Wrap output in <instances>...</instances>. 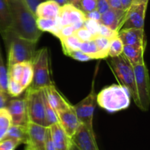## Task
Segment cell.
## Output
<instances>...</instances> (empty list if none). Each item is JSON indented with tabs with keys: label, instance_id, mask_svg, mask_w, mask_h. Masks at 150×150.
I'll use <instances>...</instances> for the list:
<instances>
[{
	"label": "cell",
	"instance_id": "cell-22",
	"mask_svg": "<svg viewBox=\"0 0 150 150\" xmlns=\"http://www.w3.org/2000/svg\"><path fill=\"white\" fill-rule=\"evenodd\" d=\"M12 28V20L7 0H0V35L1 37Z\"/></svg>",
	"mask_w": 150,
	"mask_h": 150
},
{
	"label": "cell",
	"instance_id": "cell-18",
	"mask_svg": "<svg viewBox=\"0 0 150 150\" xmlns=\"http://www.w3.org/2000/svg\"><path fill=\"white\" fill-rule=\"evenodd\" d=\"M125 13V11L123 10H114L110 8L101 15L99 23L118 32Z\"/></svg>",
	"mask_w": 150,
	"mask_h": 150
},
{
	"label": "cell",
	"instance_id": "cell-47",
	"mask_svg": "<svg viewBox=\"0 0 150 150\" xmlns=\"http://www.w3.org/2000/svg\"><path fill=\"white\" fill-rule=\"evenodd\" d=\"M67 2L69 4H72V5L75 6V7H78L79 9V3H80V0H67Z\"/></svg>",
	"mask_w": 150,
	"mask_h": 150
},
{
	"label": "cell",
	"instance_id": "cell-13",
	"mask_svg": "<svg viewBox=\"0 0 150 150\" xmlns=\"http://www.w3.org/2000/svg\"><path fill=\"white\" fill-rule=\"evenodd\" d=\"M55 112L58 118L59 124L66 134L71 139L81 124L75 112L73 105H71L68 108Z\"/></svg>",
	"mask_w": 150,
	"mask_h": 150
},
{
	"label": "cell",
	"instance_id": "cell-11",
	"mask_svg": "<svg viewBox=\"0 0 150 150\" xmlns=\"http://www.w3.org/2000/svg\"><path fill=\"white\" fill-rule=\"evenodd\" d=\"M71 142L79 150H100L93 129L88 128L83 124L79 126L71 137Z\"/></svg>",
	"mask_w": 150,
	"mask_h": 150
},
{
	"label": "cell",
	"instance_id": "cell-27",
	"mask_svg": "<svg viewBox=\"0 0 150 150\" xmlns=\"http://www.w3.org/2000/svg\"><path fill=\"white\" fill-rule=\"evenodd\" d=\"M11 125V118L6 108H0V141L3 140Z\"/></svg>",
	"mask_w": 150,
	"mask_h": 150
},
{
	"label": "cell",
	"instance_id": "cell-39",
	"mask_svg": "<svg viewBox=\"0 0 150 150\" xmlns=\"http://www.w3.org/2000/svg\"><path fill=\"white\" fill-rule=\"evenodd\" d=\"M18 145L14 142L9 139L0 141V150H15Z\"/></svg>",
	"mask_w": 150,
	"mask_h": 150
},
{
	"label": "cell",
	"instance_id": "cell-36",
	"mask_svg": "<svg viewBox=\"0 0 150 150\" xmlns=\"http://www.w3.org/2000/svg\"><path fill=\"white\" fill-rule=\"evenodd\" d=\"M99 35H101V36L108 38V39L111 40H113L114 38H117L118 36V32L117 31L112 30L111 29L104 26V25L100 24V26Z\"/></svg>",
	"mask_w": 150,
	"mask_h": 150
},
{
	"label": "cell",
	"instance_id": "cell-37",
	"mask_svg": "<svg viewBox=\"0 0 150 150\" xmlns=\"http://www.w3.org/2000/svg\"><path fill=\"white\" fill-rule=\"evenodd\" d=\"M67 56H69V57H71V58L80 62H87L89 61V60L92 59V58H91L89 56L85 54L84 53L82 52L80 49L70 51V52H69L68 54H67Z\"/></svg>",
	"mask_w": 150,
	"mask_h": 150
},
{
	"label": "cell",
	"instance_id": "cell-29",
	"mask_svg": "<svg viewBox=\"0 0 150 150\" xmlns=\"http://www.w3.org/2000/svg\"><path fill=\"white\" fill-rule=\"evenodd\" d=\"M123 47H124V45L120 40V38H118V36L111 40V42H110L109 48H108V57H116L121 55L122 54Z\"/></svg>",
	"mask_w": 150,
	"mask_h": 150
},
{
	"label": "cell",
	"instance_id": "cell-8",
	"mask_svg": "<svg viewBox=\"0 0 150 150\" xmlns=\"http://www.w3.org/2000/svg\"><path fill=\"white\" fill-rule=\"evenodd\" d=\"M97 104V95L94 89V83L90 93L81 101L73 105L75 112L81 124L89 129H93V114Z\"/></svg>",
	"mask_w": 150,
	"mask_h": 150
},
{
	"label": "cell",
	"instance_id": "cell-31",
	"mask_svg": "<svg viewBox=\"0 0 150 150\" xmlns=\"http://www.w3.org/2000/svg\"><path fill=\"white\" fill-rule=\"evenodd\" d=\"M44 105H45V118H46L47 124H48V127H50L51 125L55 124V123H59L57 114H56L55 111L53 109L52 107L48 103V100L46 99V97L45 95V93H44Z\"/></svg>",
	"mask_w": 150,
	"mask_h": 150
},
{
	"label": "cell",
	"instance_id": "cell-15",
	"mask_svg": "<svg viewBox=\"0 0 150 150\" xmlns=\"http://www.w3.org/2000/svg\"><path fill=\"white\" fill-rule=\"evenodd\" d=\"M118 38L124 45L146 44L144 29H121L118 32Z\"/></svg>",
	"mask_w": 150,
	"mask_h": 150
},
{
	"label": "cell",
	"instance_id": "cell-50",
	"mask_svg": "<svg viewBox=\"0 0 150 150\" xmlns=\"http://www.w3.org/2000/svg\"><path fill=\"white\" fill-rule=\"evenodd\" d=\"M70 150H79V149H78L77 147H76V145L73 144V143H71V145H70Z\"/></svg>",
	"mask_w": 150,
	"mask_h": 150
},
{
	"label": "cell",
	"instance_id": "cell-34",
	"mask_svg": "<svg viewBox=\"0 0 150 150\" xmlns=\"http://www.w3.org/2000/svg\"><path fill=\"white\" fill-rule=\"evenodd\" d=\"M74 35H76L78 39L81 42H86V41L92 40L94 38V36L92 35V34L89 30H87L86 28L83 27V26L76 29L75 31Z\"/></svg>",
	"mask_w": 150,
	"mask_h": 150
},
{
	"label": "cell",
	"instance_id": "cell-24",
	"mask_svg": "<svg viewBox=\"0 0 150 150\" xmlns=\"http://www.w3.org/2000/svg\"><path fill=\"white\" fill-rule=\"evenodd\" d=\"M59 40L61 41L62 51L65 55H67L70 51L80 49L81 42L78 39L76 35H73L67 38H62Z\"/></svg>",
	"mask_w": 150,
	"mask_h": 150
},
{
	"label": "cell",
	"instance_id": "cell-40",
	"mask_svg": "<svg viewBox=\"0 0 150 150\" xmlns=\"http://www.w3.org/2000/svg\"><path fill=\"white\" fill-rule=\"evenodd\" d=\"M110 9L108 0H96V10L101 15Z\"/></svg>",
	"mask_w": 150,
	"mask_h": 150
},
{
	"label": "cell",
	"instance_id": "cell-21",
	"mask_svg": "<svg viewBox=\"0 0 150 150\" xmlns=\"http://www.w3.org/2000/svg\"><path fill=\"white\" fill-rule=\"evenodd\" d=\"M4 139L13 141L18 146L21 144H26L28 141L27 125H15L11 124L7 130Z\"/></svg>",
	"mask_w": 150,
	"mask_h": 150
},
{
	"label": "cell",
	"instance_id": "cell-4",
	"mask_svg": "<svg viewBox=\"0 0 150 150\" xmlns=\"http://www.w3.org/2000/svg\"><path fill=\"white\" fill-rule=\"evenodd\" d=\"M108 64L120 84L122 85L128 90L130 98H133L136 105L139 107L134 69L133 65L127 61V59L122 54L116 57H110L108 60Z\"/></svg>",
	"mask_w": 150,
	"mask_h": 150
},
{
	"label": "cell",
	"instance_id": "cell-17",
	"mask_svg": "<svg viewBox=\"0 0 150 150\" xmlns=\"http://www.w3.org/2000/svg\"><path fill=\"white\" fill-rule=\"evenodd\" d=\"M43 91L48 103L55 111L63 110L71 105V104L57 90L54 85L44 88Z\"/></svg>",
	"mask_w": 150,
	"mask_h": 150
},
{
	"label": "cell",
	"instance_id": "cell-5",
	"mask_svg": "<svg viewBox=\"0 0 150 150\" xmlns=\"http://www.w3.org/2000/svg\"><path fill=\"white\" fill-rule=\"evenodd\" d=\"M49 60V53L47 48H42L35 51L32 61L33 78L29 88L41 89L54 85L51 78Z\"/></svg>",
	"mask_w": 150,
	"mask_h": 150
},
{
	"label": "cell",
	"instance_id": "cell-30",
	"mask_svg": "<svg viewBox=\"0 0 150 150\" xmlns=\"http://www.w3.org/2000/svg\"><path fill=\"white\" fill-rule=\"evenodd\" d=\"M7 82H8L7 68L4 65L1 48H0V89L6 93H7Z\"/></svg>",
	"mask_w": 150,
	"mask_h": 150
},
{
	"label": "cell",
	"instance_id": "cell-16",
	"mask_svg": "<svg viewBox=\"0 0 150 150\" xmlns=\"http://www.w3.org/2000/svg\"><path fill=\"white\" fill-rule=\"evenodd\" d=\"M49 129L55 150H70L71 139L66 134L60 125L59 123L51 125Z\"/></svg>",
	"mask_w": 150,
	"mask_h": 150
},
{
	"label": "cell",
	"instance_id": "cell-46",
	"mask_svg": "<svg viewBox=\"0 0 150 150\" xmlns=\"http://www.w3.org/2000/svg\"><path fill=\"white\" fill-rule=\"evenodd\" d=\"M121 2L122 4L123 10H124L125 11H126L132 4L133 0H121Z\"/></svg>",
	"mask_w": 150,
	"mask_h": 150
},
{
	"label": "cell",
	"instance_id": "cell-2",
	"mask_svg": "<svg viewBox=\"0 0 150 150\" xmlns=\"http://www.w3.org/2000/svg\"><path fill=\"white\" fill-rule=\"evenodd\" d=\"M1 38L7 51V67L17 63L32 61L38 42L21 38L12 29Z\"/></svg>",
	"mask_w": 150,
	"mask_h": 150
},
{
	"label": "cell",
	"instance_id": "cell-42",
	"mask_svg": "<svg viewBox=\"0 0 150 150\" xmlns=\"http://www.w3.org/2000/svg\"><path fill=\"white\" fill-rule=\"evenodd\" d=\"M46 1V0H24L26 4L29 7V8L34 13H35V10H36L37 7L39 5L40 3L43 2V1Z\"/></svg>",
	"mask_w": 150,
	"mask_h": 150
},
{
	"label": "cell",
	"instance_id": "cell-19",
	"mask_svg": "<svg viewBox=\"0 0 150 150\" xmlns=\"http://www.w3.org/2000/svg\"><path fill=\"white\" fill-rule=\"evenodd\" d=\"M60 6L52 0H46L40 3L35 10V16L37 18L57 19L59 18Z\"/></svg>",
	"mask_w": 150,
	"mask_h": 150
},
{
	"label": "cell",
	"instance_id": "cell-44",
	"mask_svg": "<svg viewBox=\"0 0 150 150\" xmlns=\"http://www.w3.org/2000/svg\"><path fill=\"white\" fill-rule=\"evenodd\" d=\"M9 95L0 89V108H5L9 100Z\"/></svg>",
	"mask_w": 150,
	"mask_h": 150
},
{
	"label": "cell",
	"instance_id": "cell-9",
	"mask_svg": "<svg viewBox=\"0 0 150 150\" xmlns=\"http://www.w3.org/2000/svg\"><path fill=\"white\" fill-rule=\"evenodd\" d=\"M146 7L147 4H131L125 13L119 31L126 29H144Z\"/></svg>",
	"mask_w": 150,
	"mask_h": 150
},
{
	"label": "cell",
	"instance_id": "cell-38",
	"mask_svg": "<svg viewBox=\"0 0 150 150\" xmlns=\"http://www.w3.org/2000/svg\"><path fill=\"white\" fill-rule=\"evenodd\" d=\"M75 28L72 25H65V26H62L59 29V32L57 36L59 39H61L62 38H67V37L73 35L75 33Z\"/></svg>",
	"mask_w": 150,
	"mask_h": 150
},
{
	"label": "cell",
	"instance_id": "cell-6",
	"mask_svg": "<svg viewBox=\"0 0 150 150\" xmlns=\"http://www.w3.org/2000/svg\"><path fill=\"white\" fill-rule=\"evenodd\" d=\"M28 121L48 127L45 118L43 89H32L26 88L24 95Z\"/></svg>",
	"mask_w": 150,
	"mask_h": 150
},
{
	"label": "cell",
	"instance_id": "cell-12",
	"mask_svg": "<svg viewBox=\"0 0 150 150\" xmlns=\"http://www.w3.org/2000/svg\"><path fill=\"white\" fill-rule=\"evenodd\" d=\"M28 141L24 150H45L47 127L28 121Z\"/></svg>",
	"mask_w": 150,
	"mask_h": 150
},
{
	"label": "cell",
	"instance_id": "cell-33",
	"mask_svg": "<svg viewBox=\"0 0 150 150\" xmlns=\"http://www.w3.org/2000/svg\"><path fill=\"white\" fill-rule=\"evenodd\" d=\"M100 26V23L98 21L88 18H86L83 25V27H85L87 30H89L94 37L99 35Z\"/></svg>",
	"mask_w": 150,
	"mask_h": 150
},
{
	"label": "cell",
	"instance_id": "cell-41",
	"mask_svg": "<svg viewBox=\"0 0 150 150\" xmlns=\"http://www.w3.org/2000/svg\"><path fill=\"white\" fill-rule=\"evenodd\" d=\"M45 150H55L52 139H51V132L49 127H47L46 136H45Z\"/></svg>",
	"mask_w": 150,
	"mask_h": 150
},
{
	"label": "cell",
	"instance_id": "cell-26",
	"mask_svg": "<svg viewBox=\"0 0 150 150\" xmlns=\"http://www.w3.org/2000/svg\"><path fill=\"white\" fill-rule=\"evenodd\" d=\"M32 78H33V70H32V62H24L19 83L21 85L23 89H26L32 83Z\"/></svg>",
	"mask_w": 150,
	"mask_h": 150
},
{
	"label": "cell",
	"instance_id": "cell-14",
	"mask_svg": "<svg viewBox=\"0 0 150 150\" xmlns=\"http://www.w3.org/2000/svg\"><path fill=\"white\" fill-rule=\"evenodd\" d=\"M5 108L10 116L12 125H26L28 119L24 98L9 100Z\"/></svg>",
	"mask_w": 150,
	"mask_h": 150
},
{
	"label": "cell",
	"instance_id": "cell-3",
	"mask_svg": "<svg viewBox=\"0 0 150 150\" xmlns=\"http://www.w3.org/2000/svg\"><path fill=\"white\" fill-rule=\"evenodd\" d=\"M97 103L108 112H117L128 108L130 95L122 85L113 84L103 89L97 95Z\"/></svg>",
	"mask_w": 150,
	"mask_h": 150
},
{
	"label": "cell",
	"instance_id": "cell-35",
	"mask_svg": "<svg viewBox=\"0 0 150 150\" xmlns=\"http://www.w3.org/2000/svg\"><path fill=\"white\" fill-rule=\"evenodd\" d=\"M79 9L84 13L96 10V0H80Z\"/></svg>",
	"mask_w": 150,
	"mask_h": 150
},
{
	"label": "cell",
	"instance_id": "cell-10",
	"mask_svg": "<svg viewBox=\"0 0 150 150\" xmlns=\"http://www.w3.org/2000/svg\"><path fill=\"white\" fill-rule=\"evenodd\" d=\"M85 20L84 13L78 7L69 3L60 7L59 21L61 26L72 25L76 30L83 26Z\"/></svg>",
	"mask_w": 150,
	"mask_h": 150
},
{
	"label": "cell",
	"instance_id": "cell-20",
	"mask_svg": "<svg viewBox=\"0 0 150 150\" xmlns=\"http://www.w3.org/2000/svg\"><path fill=\"white\" fill-rule=\"evenodd\" d=\"M145 46H146V44L136 45H124L122 54L133 66L144 61V55Z\"/></svg>",
	"mask_w": 150,
	"mask_h": 150
},
{
	"label": "cell",
	"instance_id": "cell-1",
	"mask_svg": "<svg viewBox=\"0 0 150 150\" xmlns=\"http://www.w3.org/2000/svg\"><path fill=\"white\" fill-rule=\"evenodd\" d=\"M12 20L11 29L21 38L38 42L42 32L37 26V17L24 0H7Z\"/></svg>",
	"mask_w": 150,
	"mask_h": 150
},
{
	"label": "cell",
	"instance_id": "cell-45",
	"mask_svg": "<svg viewBox=\"0 0 150 150\" xmlns=\"http://www.w3.org/2000/svg\"><path fill=\"white\" fill-rule=\"evenodd\" d=\"M108 2L109 4L110 8L114 10H123L121 0H108Z\"/></svg>",
	"mask_w": 150,
	"mask_h": 150
},
{
	"label": "cell",
	"instance_id": "cell-28",
	"mask_svg": "<svg viewBox=\"0 0 150 150\" xmlns=\"http://www.w3.org/2000/svg\"><path fill=\"white\" fill-rule=\"evenodd\" d=\"M80 50L86 55L89 56L92 59H100L99 52L93 40L86 42H81L80 45Z\"/></svg>",
	"mask_w": 150,
	"mask_h": 150
},
{
	"label": "cell",
	"instance_id": "cell-25",
	"mask_svg": "<svg viewBox=\"0 0 150 150\" xmlns=\"http://www.w3.org/2000/svg\"><path fill=\"white\" fill-rule=\"evenodd\" d=\"M93 40L99 52L100 59H105L108 57V48L111 40L98 35L94 37Z\"/></svg>",
	"mask_w": 150,
	"mask_h": 150
},
{
	"label": "cell",
	"instance_id": "cell-32",
	"mask_svg": "<svg viewBox=\"0 0 150 150\" xmlns=\"http://www.w3.org/2000/svg\"><path fill=\"white\" fill-rule=\"evenodd\" d=\"M26 89H23L21 85L16 81L8 79L7 82V94L11 98H16L19 96Z\"/></svg>",
	"mask_w": 150,
	"mask_h": 150
},
{
	"label": "cell",
	"instance_id": "cell-23",
	"mask_svg": "<svg viewBox=\"0 0 150 150\" xmlns=\"http://www.w3.org/2000/svg\"><path fill=\"white\" fill-rule=\"evenodd\" d=\"M37 26L41 32H48L57 37L61 28L59 18L57 19L43 18H37Z\"/></svg>",
	"mask_w": 150,
	"mask_h": 150
},
{
	"label": "cell",
	"instance_id": "cell-48",
	"mask_svg": "<svg viewBox=\"0 0 150 150\" xmlns=\"http://www.w3.org/2000/svg\"><path fill=\"white\" fill-rule=\"evenodd\" d=\"M148 0H133L132 4H147Z\"/></svg>",
	"mask_w": 150,
	"mask_h": 150
},
{
	"label": "cell",
	"instance_id": "cell-7",
	"mask_svg": "<svg viewBox=\"0 0 150 150\" xmlns=\"http://www.w3.org/2000/svg\"><path fill=\"white\" fill-rule=\"evenodd\" d=\"M133 67L139 98V108L142 111H146L149 110L150 104V85L148 69L144 61L135 64Z\"/></svg>",
	"mask_w": 150,
	"mask_h": 150
},
{
	"label": "cell",
	"instance_id": "cell-49",
	"mask_svg": "<svg viewBox=\"0 0 150 150\" xmlns=\"http://www.w3.org/2000/svg\"><path fill=\"white\" fill-rule=\"evenodd\" d=\"M52 1H54L55 2H57V4L60 6V7H62V6L64 5V4H66L68 3L67 2V0H52Z\"/></svg>",
	"mask_w": 150,
	"mask_h": 150
},
{
	"label": "cell",
	"instance_id": "cell-43",
	"mask_svg": "<svg viewBox=\"0 0 150 150\" xmlns=\"http://www.w3.org/2000/svg\"><path fill=\"white\" fill-rule=\"evenodd\" d=\"M84 14H85V17H86V18L92 19V20L97 21L98 22H99L100 19L101 14L97 10L89 12V13H85Z\"/></svg>",
	"mask_w": 150,
	"mask_h": 150
}]
</instances>
